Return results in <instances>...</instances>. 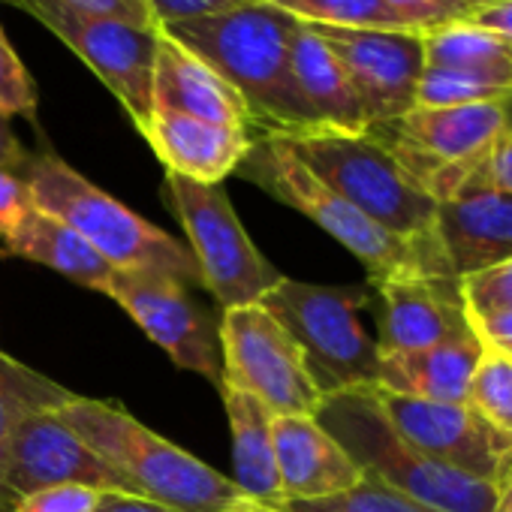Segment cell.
Wrapping results in <instances>:
<instances>
[{
  "mask_svg": "<svg viewBox=\"0 0 512 512\" xmlns=\"http://www.w3.org/2000/svg\"><path fill=\"white\" fill-rule=\"evenodd\" d=\"M235 175H241L244 181L266 190L272 199L290 205L293 211L305 214L320 229H326L368 269L371 287L410 275L452 278L440 253L416 247L377 226L371 217H365L359 208H353L347 199L329 190L281 136H253V145Z\"/></svg>",
  "mask_w": 512,
  "mask_h": 512,
  "instance_id": "obj_4",
  "label": "cell"
},
{
  "mask_svg": "<svg viewBox=\"0 0 512 512\" xmlns=\"http://www.w3.org/2000/svg\"><path fill=\"white\" fill-rule=\"evenodd\" d=\"M260 512H275V509H260Z\"/></svg>",
  "mask_w": 512,
  "mask_h": 512,
  "instance_id": "obj_46",
  "label": "cell"
},
{
  "mask_svg": "<svg viewBox=\"0 0 512 512\" xmlns=\"http://www.w3.org/2000/svg\"><path fill=\"white\" fill-rule=\"evenodd\" d=\"M28 10L43 28H49L70 52H76L88 70L115 94L136 130L151 115V82L157 31H142L115 19L76 13L58 0H13Z\"/></svg>",
  "mask_w": 512,
  "mask_h": 512,
  "instance_id": "obj_12",
  "label": "cell"
},
{
  "mask_svg": "<svg viewBox=\"0 0 512 512\" xmlns=\"http://www.w3.org/2000/svg\"><path fill=\"white\" fill-rule=\"evenodd\" d=\"M383 4L410 28V31H434L440 25H449V22H458L446 7H440L437 0H383Z\"/></svg>",
  "mask_w": 512,
  "mask_h": 512,
  "instance_id": "obj_37",
  "label": "cell"
},
{
  "mask_svg": "<svg viewBox=\"0 0 512 512\" xmlns=\"http://www.w3.org/2000/svg\"><path fill=\"white\" fill-rule=\"evenodd\" d=\"M485 181H491V184H497V187H503V190L512 193V139L503 142V145L497 148V154L488 160V166H485Z\"/></svg>",
  "mask_w": 512,
  "mask_h": 512,
  "instance_id": "obj_42",
  "label": "cell"
},
{
  "mask_svg": "<svg viewBox=\"0 0 512 512\" xmlns=\"http://www.w3.org/2000/svg\"><path fill=\"white\" fill-rule=\"evenodd\" d=\"M22 178L40 211L73 226L115 272H157L202 290L187 244L91 184L52 151L31 154Z\"/></svg>",
  "mask_w": 512,
  "mask_h": 512,
  "instance_id": "obj_3",
  "label": "cell"
},
{
  "mask_svg": "<svg viewBox=\"0 0 512 512\" xmlns=\"http://www.w3.org/2000/svg\"><path fill=\"white\" fill-rule=\"evenodd\" d=\"M275 512H437V509L365 473V479L347 491L314 497V500H284L275 506Z\"/></svg>",
  "mask_w": 512,
  "mask_h": 512,
  "instance_id": "obj_29",
  "label": "cell"
},
{
  "mask_svg": "<svg viewBox=\"0 0 512 512\" xmlns=\"http://www.w3.org/2000/svg\"><path fill=\"white\" fill-rule=\"evenodd\" d=\"M371 133L440 202L470 181L485 178L488 160L512 139V88L479 103L410 109L392 124L371 127Z\"/></svg>",
  "mask_w": 512,
  "mask_h": 512,
  "instance_id": "obj_8",
  "label": "cell"
},
{
  "mask_svg": "<svg viewBox=\"0 0 512 512\" xmlns=\"http://www.w3.org/2000/svg\"><path fill=\"white\" fill-rule=\"evenodd\" d=\"M100 494L88 485H52L19 497L10 512H94Z\"/></svg>",
  "mask_w": 512,
  "mask_h": 512,
  "instance_id": "obj_33",
  "label": "cell"
},
{
  "mask_svg": "<svg viewBox=\"0 0 512 512\" xmlns=\"http://www.w3.org/2000/svg\"><path fill=\"white\" fill-rule=\"evenodd\" d=\"M163 199L184 226L202 290L211 293L220 311L260 305L284 281L250 241L223 184H199L166 172Z\"/></svg>",
  "mask_w": 512,
  "mask_h": 512,
  "instance_id": "obj_9",
  "label": "cell"
},
{
  "mask_svg": "<svg viewBox=\"0 0 512 512\" xmlns=\"http://www.w3.org/2000/svg\"><path fill=\"white\" fill-rule=\"evenodd\" d=\"M94 512H178L160 500L142 497V494H127V491H103L100 503Z\"/></svg>",
  "mask_w": 512,
  "mask_h": 512,
  "instance_id": "obj_39",
  "label": "cell"
},
{
  "mask_svg": "<svg viewBox=\"0 0 512 512\" xmlns=\"http://www.w3.org/2000/svg\"><path fill=\"white\" fill-rule=\"evenodd\" d=\"M223 383L260 398L275 416H314L323 395L314 386L302 350L263 308L220 311Z\"/></svg>",
  "mask_w": 512,
  "mask_h": 512,
  "instance_id": "obj_10",
  "label": "cell"
},
{
  "mask_svg": "<svg viewBox=\"0 0 512 512\" xmlns=\"http://www.w3.org/2000/svg\"><path fill=\"white\" fill-rule=\"evenodd\" d=\"M281 139L329 190L377 226L416 247L440 253L437 199L407 172L377 133L311 130Z\"/></svg>",
  "mask_w": 512,
  "mask_h": 512,
  "instance_id": "obj_5",
  "label": "cell"
},
{
  "mask_svg": "<svg viewBox=\"0 0 512 512\" xmlns=\"http://www.w3.org/2000/svg\"><path fill=\"white\" fill-rule=\"evenodd\" d=\"M58 416L100 452L136 494L178 512H260L229 476L145 428L121 404L73 395Z\"/></svg>",
  "mask_w": 512,
  "mask_h": 512,
  "instance_id": "obj_2",
  "label": "cell"
},
{
  "mask_svg": "<svg viewBox=\"0 0 512 512\" xmlns=\"http://www.w3.org/2000/svg\"><path fill=\"white\" fill-rule=\"evenodd\" d=\"M272 437L284 500L329 497L365 479V470L317 416H275Z\"/></svg>",
  "mask_w": 512,
  "mask_h": 512,
  "instance_id": "obj_20",
  "label": "cell"
},
{
  "mask_svg": "<svg viewBox=\"0 0 512 512\" xmlns=\"http://www.w3.org/2000/svg\"><path fill=\"white\" fill-rule=\"evenodd\" d=\"M458 284H461V296L467 302L470 317H485V314L512 308V260H503L491 269L458 278Z\"/></svg>",
  "mask_w": 512,
  "mask_h": 512,
  "instance_id": "obj_32",
  "label": "cell"
},
{
  "mask_svg": "<svg viewBox=\"0 0 512 512\" xmlns=\"http://www.w3.org/2000/svg\"><path fill=\"white\" fill-rule=\"evenodd\" d=\"M503 4H512V0H464V13H479V10H491V7H503ZM464 16V19H467Z\"/></svg>",
  "mask_w": 512,
  "mask_h": 512,
  "instance_id": "obj_43",
  "label": "cell"
},
{
  "mask_svg": "<svg viewBox=\"0 0 512 512\" xmlns=\"http://www.w3.org/2000/svg\"><path fill=\"white\" fill-rule=\"evenodd\" d=\"M509 91V85H500L488 76L464 73V70H446V67H425L419 88H416V106L413 109H443V106H464L491 100Z\"/></svg>",
  "mask_w": 512,
  "mask_h": 512,
  "instance_id": "obj_30",
  "label": "cell"
},
{
  "mask_svg": "<svg viewBox=\"0 0 512 512\" xmlns=\"http://www.w3.org/2000/svg\"><path fill=\"white\" fill-rule=\"evenodd\" d=\"M287 16L320 28H374V31H410L383 0H263Z\"/></svg>",
  "mask_w": 512,
  "mask_h": 512,
  "instance_id": "obj_27",
  "label": "cell"
},
{
  "mask_svg": "<svg viewBox=\"0 0 512 512\" xmlns=\"http://www.w3.org/2000/svg\"><path fill=\"white\" fill-rule=\"evenodd\" d=\"M139 133L166 172L199 184H223L238 172L253 145L250 130H235L163 109H151Z\"/></svg>",
  "mask_w": 512,
  "mask_h": 512,
  "instance_id": "obj_19",
  "label": "cell"
},
{
  "mask_svg": "<svg viewBox=\"0 0 512 512\" xmlns=\"http://www.w3.org/2000/svg\"><path fill=\"white\" fill-rule=\"evenodd\" d=\"M392 428L434 461L503 488L512 476V437L488 425L467 401H422L374 386Z\"/></svg>",
  "mask_w": 512,
  "mask_h": 512,
  "instance_id": "obj_13",
  "label": "cell"
},
{
  "mask_svg": "<svg viewBox=\"0 0 512 512\" xmlns=\"http://www.w3.org/2000/svg\"><path fill=\"white\" fill-rule=\"evenodd\" d=\"M37 82L28 73V67L22 64V58L16 55L13 43L7 40L4 28H0V115L7 118H37Z\"/></svg>",
  "mask_w": 512,
  "mask_h": 512,
  "instance_id": "obj_31",
  "label": "cell"
},
{
  "mask_svg": "<svg viewBox=\"0 0 512 512\" xmlns=\"http://www.w3.org/2000/svg\"><path fill=\"white\" fill-rule=\"evenodd\" d=\"M290 67L302 100L308 103V109L314 112L323 130H341V133L371 130L341 61L311 25L299 22L290 49Z\"/></svg>",
  "mask_w": 512,
  "mask_h": 512,
  "instance_id": "obj_23",
  "label": "cell"
},
{
  "mask_svg": "<svg viewBox=\"0 0 512 512\" xmlns=\"http://www.w3.org/2000/svg\"><path fill=\"white\" fill-rule=\"evenodd\" d=\"M473 326L479 332V338L485 344H491L494 350L506 353L512 359V308L509 311H494L485 317H473Z\"/></svg>",
  "mask_w": 512,
  "mask_h": 512,
  "instance_id": "obj_38",
  "label": "cell"
},
{
  "mask_svg": "<svg viewBox=\"0 0 512 512\" xmlns=\"http://www.w3.org/2000/svg\"><path fill=\"white\" fill-rule=\"evenodd\" d=\"M34 208L28 181L19 172H7L0 169V241L10 238L19 223L25 220V214Z\"/></svg>",
  "mask_w": 512,
  "mask_h": 512,
  "instance_id": "obj_36",
  "label": "cell"
},
{
  "mask_svg": "<svg viewBox=\"0 0 512 512\" xmlns=\"http://www.w3.org/2000/svg\"><path fill=\"white\" fill-rule=\"evenodd\" d=\"M0 256H16L37 266H46L85 290L106 293L115 269L64 220L40 211L37 205L25 214L19 229L4 238Z\"/></svg>",
  "mask_w": 512,
  "mask_h": 512,
  "instance_id": "obj_24",
  "label": "cell"
},
{
  "mask_svg": "<svg viewBox=\"0 0 512 512\" xmlns=\"http://www.w3.org/2000/svg\"><path fill=\"white\" fill-rule=\"evenodd\" d=\"M482 350L476 326L452 341L410 350V353H380L377 386L395 395L422 401H467V386Z\"/></svg>",
  "mask_w": 512,
  "mask_h": 512,
  "instance_id": "obj_21",
  "label": "cell"
},
{
  "mask_svg": "<svg viewBox=\"0 0 512 512\" xmlns=\"http://www.w3.org/2000/svg\"><path fill=\"white\" fill-rule=\"evenodd\" d=\"M467 404L500 434L512 437V359L485 341L467 386Z\"/></svg>",
  "mask_w": 512,
  "mask_h": 512,
  "instance_id": "obj_28",
  "label": "cell"
},
{
  "mask_svg": "<svg viewBox=\"0 0 512 512\" xmlns=\"http://www.w3.org/2000/svg\"><path fill=\"white\" fill-rule=\"evenodd\" d=\"M28 157H31V151L19 142V136H16L13 124H10V118H7V115H0V169L19 172V175H22Z\"/></svg>",
  "mask_w": 512,
  "mask_h": 512,
  "instance_id": "obj_40",
  "label": "cell"
},
{
  "mask_svg": "<svg viewBox=\"0 0 512 512\" xmlns=\"http://www.w3.org/2000/svg\"><path fill=\"white\" fill-rule=\"evenodd\" d=\"M425 67L464 70L512 88V40L470 22L425 31Z\"/></svg>",
  "mask_w": 512,
  "mask_h": 512,
  "instance_id": "obj_26",
  "label": "cell"
},
{
  "mask_svg": "<svg viewBox=\"0 0 512 512\" xmlns=\"http://www.w3.org/2000/svg\"><path fill=\"white\" fill-rule=\"evenodd\" d=\"M494 512H512V476L509 482L497 491V503H494Z\"/></svg>",
  "mask_w": 512,
  "mask_h": 512,
  "instance_id": "obj_44",
  "label": "cell"
},
{
  "mask_svg": "<svg viewBox=\"0 0 512 512\" xmlns=\"http://www.w3.org/2000/svg\"><path fill=\"white\" fill-rule=\"evenodd\" d=\"M73 395L76 392L64 389L52 377L22 365L19 359L0 350V512L13 509V500L4 488V473L16 428L34 413L61 410Z\"/></svg>",
  "mask_w": 512,
  "mask_h": 512,
  "instance_id": "obj_25",
  "label": "cell"
},
{
  "mask_svg": "<svg viewBox=\"0 0 512 512\" xmlns=\"http://www.w3.org/2000/svg\"><path fill=\"white\" fill-rule=\"evenodd\" d=\"M461 22H470V25H479L485 31H494L506 40H512V4H503V7H491V10H479V13H470L467 19Z\"/></svg>",
  "mask_w": 512,
  "mask_h": 512,
  "instance_id": "obj_41",
  "label": "cell"
},
{
  "mask_svg": "<svg viewBox=\"0 0 512 512\" xmlns=\"http://www.w3.org/2000/svg\"><path fill=\"white\" fill-rule=\"evenodd\" d=\"M311 28L341 61L368 127L392 124L416 106V88L425 70V37L419 31Z\"/></svg>",
  "mask_w": 512,
  "mask_h": 512,
  "instance_id": "obj_14",
  "label": "cell"
},
{
  "mask_svg": "<svg viewBox=\"0 0 512 512\" xmlns=\"http://www.w3.org/2000/svg\"><path fill=\"white\" fill-rule=\"evenodd\" d=\"M220 398L226 407L229 431H232V482L266 509H275L284 503L281 476H278V458H275V437L272 422L275 413L250 392L223 383Z\"/></svg>",
  "mask_w": 512,
  "mask_h": 512,
  "instance_id": "obj_22",
  "label": "cell"
},
{
  "mask_svg": "<svg viewBox=\"0 0 512 512\" xmlns=\"http://www.w3.org/2000/svg\"><path fill=\"white\" fill-rule=\"evenodd\" d=\"M58 4L85 13V16H100V19H115L142 31H157L151 13H148V0H58Z\"/></svg>",
  "mask_w": 512,
  "mask_h": 512,
  "instance_id": "obj_35",
  "label": "cell"
},
{
  "mask_svg": "<svg viewBox=\"0 0 512 512\" xmlns=\"http://www.w3.org/2000/svg\"><path fill=\"white\" fill-rule=\"evenodd\" d=\"M365 287H323L284 278L260 302L296 341L308 374L323 398L371 389L380 377V347L359 314L368 308Z\"/></svg>",
  "mask_w": 512,
  "mask_h": 512,
  "instance_id": "obj_7",
  "label": "cell"
},
{
  "mask_svg": "<svg viewBox=\"0 0 512 512\" xmlns=\"http://www.w3.org/2000/svg\"><path fill=\"white\" fill-rule=\"evenodd\" d=\"M437 4H440V7H446V10H449V13H452L458 22L467 16V13H464V0H437Z\"/></svg>",
  "mask_w": 512,
  "mask_h": 512,
  "instance_id": "obj_45",
  "label": "cell"
},
{
  "mask_svg": "<svg viewBox=\"0 0 512 512\" xmlns=\"http://www.w3.org/2000/svg\"><path fill=\"white\" fill-rule=\"evenodd\" d=\"M380 296V353H410L473 329L458 278L410 275L374 284Z\"/></svg>",
  "mask_w": 512,
  "mask_h": 512,
  "instance_id": "obj_16",
  "label": "cell"
},
{
  "mask_svg": "<svg viewBox=\"0 0 512 512\" xmlns=\"http://www.w3.org/2000/svg\"><path fill=\"white\" fill-rule=\"evenodd\" d=\"M151 103V109L253 133V118L244 97L202 55L163 28H157Z\"/></svg>",
  "mask_w": 512,
  "mask_h": 512,
  "instance_id": "obj_18",
  "label": "cell"
},
{
  "mask_svg": "<svg viewBox=\"0 0 512 512\" xmlns=\"http://www.w3.org/2000/svg\"><path fill=\"white\" fill-rule=\"evenodd\" d=\"M437 244L452 278L512 260V193L476 178L440 199Z\"/></svg>",
  "mask_w": 512,
  "mask_h": 512,
  "instance_id": "obj_17",
  "label": "cell"
},
{
  "mask_svg": "<svg viewBox=\"0 0 512 512\" xmlns=\"http://www.w3.org/2000/svg\"><path fill=\"white\" fill-rule=\"evenodd\" d=\"M52 485H88L97 491L136 494L133 485L58 416V410H43L16 428L4 488L16 506L19 497Z\"/></svg>",
  "mask_w": 512,
  "mask_h": 512,
  "instance_id": "obj_15",
  "label": "cell"
},
{
  "mask_svg": "<svg viewBox=\"0 0 512 512\" xmlns=\"http://www.w3.org/2000/svg\"><path fill=\"white\" fill-rule=\"evenodd\" d=\"M256 0H148V13L157 28L181 25V22H199L211 16H223L241 7H250Z\"/></svg>",
  "mask_w": 512,
  "mask_h": 512,
  "instance_id": "obj_34",
  "label": "cell"
},
{
  "mask_svg": "<svg viewBox=\"0 0 512 512\" xmlns=\"http://www.w3.org/2000/svg\"><path fill=\"white\" fill-rule=\"evenodd\" d=\"M190 290L193 287L157 272H115L106 296L130 314L172 365L205 377L220 392V314L208 311Z\"/></svg>",
  "mask_w": 512,
  "mask_h": 512,
  "instance_id": "obj_11",
  "label": "cell"
},
{
  "mask_svg": "<svg viewBox=\"0 0 512 512\" xmlns=\"http://www.w3.org/2000/svg\"><path fill=\"white\" fill-rule=\"evenodd\" d=\"M296 28L299 19L256 0L250 7L163 31L202 55L244 97L253 136H299L323 127L293 79L290 49Z\"/></svg>",
  "mask_w": 512,
  "mask_h": 512,
  "instance_id": "obj_1",
  "label": "cell"
},
{
  "mask_svg": "<svg viewBox=\"0 0 512 512\" xmlns=\"http://www.w3.org/2000/svg\"><path fill=\"white\" fill-rule=\"evenodd\" d=\"M314 416L368 476L389 488L437 512H494L500 488L458 473L407 443L386 419L374 386L329 395Z\"/></svg>",
  "mask_w": 512,
  "mask_h": 512,
  "instance_id": "obj_6",
  "label": "cell"
}]
</instances>
